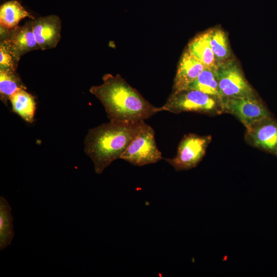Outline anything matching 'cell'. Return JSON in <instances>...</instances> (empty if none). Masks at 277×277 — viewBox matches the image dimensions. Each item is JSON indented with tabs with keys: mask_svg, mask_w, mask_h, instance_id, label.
Segmentation results:
<instances>
[{
	"mask_svg": "<svg viewBox=\"0 0 277 277\" xmlns=\"http://www.w3.org/2000/svg\"><path fill=\"white\" fill-rule=\"evenodd\" d=\"M144 122L110 121L88 131L84 140V151L93 162L97 174L102 173L114 161L121 159Z\"/></svg>",
	"mask_w": 277,
	"mask_h": 277,
	"instance_id": "obj_2",
	"label": "cell"
},
{
	"mask_svg": "<svg viewBox=\"0 0 277 277\" xmlns=\"http://www.w3.org/2000/svg\"><path fill=\"white\" fill-rule=\"evenodd\" d=\"M9 101L14 112L28 123L33 122L36 110L34 96L22 89L14 93Z\"/></svg>",
	"mask_w": 277,
	"mask_h": 277,
	"instance_id": "obj_14",
	"label": "cell"
},
{
	"mask_svg": "<svg viewBox=\"0 0 277 277\" xmlns=\"http://www.w3.org/2000/svg\"><path fill=\"white\" fill-rule=\"evenodd\" d=\"M224 113H229L246 128L255 122L272 116L270 111L258 97H237L222 98Z\"/></svg>",
	"mask_w": 277,
	"mask_h": 277,
	"instance_id": "obj_7",
	"label": "cell"
},
{
	"mask_svg": "<svg viewBox=\"0 0 277 277\" xmlns=\"http://www.w3.org/2000/svg\"><path fill=\"white\" fill-rule=\"evenodd\" d=\"M211 140V135L187 134L180 141L176 155L166 161L177 171L192 169L202 160Z\"/></svg>",
	"mask_w": 277,
	"mask_h": 277,
	"instance_id": "obj_5",
	"label": "cell"
},
{
	"mask_svg": "<svg viewBox=\"0 0 277 277\" xmlns=\"http://www.w3.org/2000/svg\"><path fill=\"white\" fill-rule=\"evenodd\" d=\"M32 29L41 50L54 48L61 37L62 21L51 14L31 19Z\"/></svg>",
	"mask_w": 277,
	"mask_h": 277,
	"instance_id": "obj_10",
	"label": "cell"
},
{
	"mask_svg": "<svg viewBox=\"0 0 277 277\" xmlns=\"http://www.w3.org/2000/svg\"><path fill=\"white\" fill-rule=\"evenodd\" d=\"M206 68V66L187 49L180 59L172 91L187 89Z\"/></svg>",
	"mask_w": 277,
	"mask_h": 277,
	"instance_id": "obj_11",
	"label": "cell"
},
{
	"mask_svg": "<svg viewBox=\"0 0 277 277\" xmlns=\"http://www.w3.org/2000/svg\"><path fill=\"white\" fill-rule=\"evenodd\" d=\"M221 98L258 97L238 66L232 63L215 66Z\"/></svg>",
	"mask_w": 277,
	"mask_h": 277,
	"instance_id": "obj_6",
	"label": "cell"
},
{
	"mask_svg": "<svg viewBox=\"0 0 277 277\" xmlns=\"http://www.w3.org/2000/svg\"><path fill=\"white\" fill-rule=\"evenodd\" d=\"M245 140L253 147L277 156V120L265 117L246 128Z\"/></svg>",
	"mask_w": 277,
	"mask_h": 277,
	"instance_id": "obj_8",
	"label": "cell"
},
{
	"mask_svg": "<svg viewBox=\"0 0 277 277\" xmlns=\"http://www.w3.org/2000/svg\"><path fill=\"white\" fill-rule=\"evenodd\" d=\"M11 208L4 197H0V250L9 246L14 236Z\"/></svg>",
	"mask_w": 277,
	"mask_h": 277,
	"instance_id": "obj_15",
	"label": "cell"
},
{
	"mask_svg": "<svg viewBox=\"0 0 277 277\" xmlns=\"http://www.w3.org/2000/svg\"><path fill=\"white\" fill-rule=\"evenodd\" d=\"M25 17L34 18L17 0L6 2L0 6V26L5 28H15Z\"/></svg>",
	"mask_w": 277,
	"mask_h": 277,
	"instance_id": "obj_13",
	"label": "cell"
},
{
	"mask_svg": "<svg viewBox=\"0 0 277 277\" xmlns=\"http://www.w3.org/2000/svg\"><path fill=\"white\" fill-rule=\"evenodd\" d=\"M160 110L175 114L192 112L211 116L224 113L221 97L189 88L172 91L165 103L160 107Z\"/></svg>",
	"mask_w": 277,
	"mask_h": 277,
	"instance_id": "obj_3",
	"label": "cell"
},
{
	"mask_svg": "<svg viewBox=\"0 0 277 277\" xmlns=\"http://www.w3.org/2000/svg\"><path fill=\"white\" fill-rule=\"evenodd\" d=\"M26 89L16 71L0 70V98L6 106L14 93Z\"/></svg>",
	"mask_w": 277,
	"mask_h": 277,
	"instance_id": "obj_16",
	"label": "cell"
},
{
	"mask_svg": "<svg viewBox=\"0 0 277 277\" xmlns=\"http://www.w3.org/2000/svg\"><path fill=\"white\" fill-rule=\"evenodd\" d=\"M212 30L198 35L188 45V51L207 68L215 67V58L211 46Z\"/></svg>",
	"mask_w": 277,
	"mask_h": 277,
	"instance_id": "obj_12",
	"label": "cell"
},
{
	"mask_svg": "<svg viewBox=\"0 0 277 277\" xmlns=\"http://www.w3.org/2000/svg\"><path fill=\"white\" fill-rule=\"evenodd\" d=\"M214 68H206L187 89H196L208 94L220 97L218 81Z\"/></svg>",
	"mask_w": 277,
	"mask_h": 277,
	"instance_id": "obj_17",
	"label": "cell"
},
{
	"mask_svg": "<svg viewBox=\"0 0 277 277\" xmlns=\"http://www.w3.org/2000/svg\"><path fill=\"white\" fill-rule=\"evenodd\" d=\"M103 81L91 87L90 92L102 104L110 122L139 123L161 112L160 107L147 101L120 75L106 74Z\"/></svg>",
	"mask_w": 277,
	"mask_h": 277,
	"instance_id": "obj_1",
	"label": "cell"
},
{
	"mask_svg": "<svg viewBox=\"0 0 277 277\" xmlns=\"http://www.w3.org/2000/svg\"><path fill=\"white\" fill-rule=\"evenodd\" d=\"M0 26V39L7 41L11 50L19 60L27 53L41 49L33 31L31 20L12 29Z\"/></svg>",
	"mask_w": 277,
	"mask_h": 277,
	"instance_id": "obj_9",
	"label": "cell"
},
{
	"mask_svg": "<svg viewBox=\"0 0 277 277\" xmlns=\"http://www.w3.org/2000/svg\"><path fill=\"white\" fill-rule=\"evenodd\" d=\"M120 159L137 166L156 163L162 160L154 129L144 122Z\"/></svg>",
	"mask_w": 277,
	"mask_h": 277,
	"instance_id": "obj_4",
	"label": "cell"
},
{
	"mask_svg": "<svg viewBox=\"0 0 277 277\" xmlns=\"http://www.w3.org/2000/svg\"><path fill=\"white\" fill-rule=\"evenodd\" d=\"M211 46L215 58L224 60L229 55V49L225 33L221 30L212 31Z\"/></svg>",
	"mask_w": 277,
	"mask_h": 277,
	"instance_id": "obj_18",
	"label": "cell"
},
{
	"mask_svg": "<svg viewBox=\"0 0 277 277\" xmlns=\"http://www.w3.org/2000/svg\"><path fill=\"white\" fill-rule=\"evenodd\" d=\"M19 60L6 39H0V70L16 71Z\"/></svg>",
	"mask_w": 277,
	"mask_h": 277,
	"instance_id": "obj_19",
	"label": "cell"
}]
</instances>
